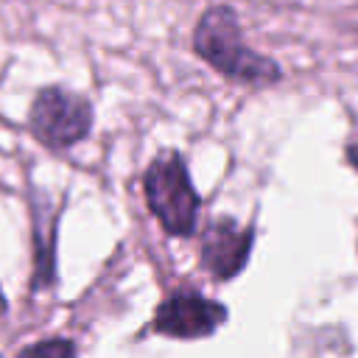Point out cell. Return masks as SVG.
<instances>
[{"label": "cell", "instance_id": "obj_1", "mask_svg": "<svg viewBox=\"0 0 358 358\" xmlns=\"http://www.w3.org/2000/svg\"><path fill=\"white\" fill-rule=\"evenodd\" d=\"M193 50L224 78L241 84H277L282 70L274 59L252 50L243 42L238 14L229 6H213L193 31Z\"/></svg>", "mask_w": 358, "mask_h": 358}, {"label": "cell", "instance_id": "obj_3", "mask_svg": "<svg viewBox=\"0 0 358 358\" xmlns=\"http://www.w3.org/2000/svg\"><path fill=\"white\" fill-rule=\"evenodd\" d=\"M28 126L45 148L64 151L90 134L92 103L64 87H45L31 103Z\"/></svg>", "mask_w": 358, "mask_h": 358}, {"label": "cell", "instance_id": "obj_9", "mask_svg": "<svg viewBox=\"0 0 358 358\" xmlns=\"http://www.w3.org/2000/svg\"><path fill=\"white\" fill-rule=\"evenodd\" d=\"M6 310H8V308H6V296H3V291H0V319L6 316Z\"/></svg>", "mask_w": 358, "mask_h": 358}, {"label": "cell", "instance_id": "obj_5", "mask_svg": "<svg viewBox=\"0 0 358 358\" xmlns=\"http://www.w3.org/2000/svg\"><path fill=\"white\" fill-rule=\"evenodd\" d=\"M252 243H255L252 227H241L229 215L215 218L201 235L199 263L215 280H232L243 271V266L252 255Z\"/></svg>", "mask_w": 358, "mask_h": 358}, {"label": "cell", "instance_id": "obj_4", "mask_svg": "<svg viewBox=\"0 0 358 358\" xmlns=\"http://www.w3.org/2000/svg\"><path fill=\"white\" fill-rule=\"evenodd\" d=\"M229 310L215 302L207 299L201 291L196 288H173L154 310L151 319V330L168 338H207L213 336L224 322H227Z\"/></svg>", "mask_w": 358, "mask_h": 358}, {"label": "cell", "instance_id": "obj_8", "mask_svg": "<svg viewBox=\"0 0 358 358\" xmlns=\"http://www.w3.org/2000/svg\"><path fill=\"white\" fill-rule=\"evenodd\" d=\"M347 162L358 171V140H352V143L347 145Z\"/></svg>", "mask_w": 358, "mask_h": 358}, {"label": "cell", "instance_id": "obj_6", "mask_svg": "<svg viewBox=\"0 0 358 358\" xmlns=\"http://www.w3.org/2000/svg\"><path fill=\"white\" fill-rule=\"evenodd\" d=\"M34 288H45L53 282V243H56V215L42 207V199L36 196L34 201Z\"/></svg>", "mask_w": 358, "mask_h": 358}, {"label": "cell", "instance_id": "obj_2", "mask_svg": "<svg viewBox=\"0 0 358 358\" xmlns=\"http://www.w3.org/2000/svg\"><path fill=\"white\" fill-rule=\"evenodd\" d=\"M145 204L162 229L173 238H190L199 224L201 199L190 182L187 162L179 151H165L151 159L143 176Z\"/></svg>", "mask_w": 358, "mask_h": 358}, {"label": "cell", "instance_id": "obj_7", "mask_svg": "<svg viewBox=\"0 0 358 358\" xmlns=\"http://www.w3.org/2000/svg\"><path fill=\"white\" fill-rule=\"evenodd\" d=\"M14 358H76V347L67 338H42L22 347Z\"/></svg>", "mask_w": 358, "mask_h": 358}]
</instances>
